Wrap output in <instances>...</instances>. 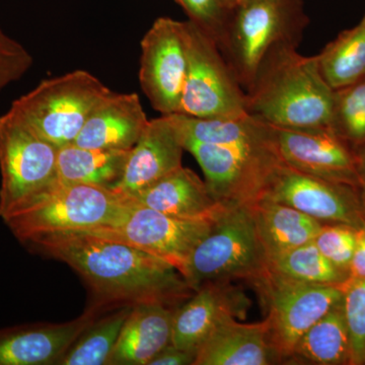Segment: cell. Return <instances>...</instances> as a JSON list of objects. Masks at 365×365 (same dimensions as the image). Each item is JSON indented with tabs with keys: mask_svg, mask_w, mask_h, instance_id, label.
<instances>
[{
	"mask_svg": "<svg viewBox=\"0 0 365 365\" xmlns=\"http://www.w3.org/2000/svg\"><path fill=\"white\" fill-rule=\"evenodd\" d=\"M33 61L30 52L0 29V91L23 78Z\"/></svg>",
	"mask_w": 365,
	"mask_h": 365,
	"instance_id": "32",
	"label": "cell"
},
{
	"mask_svg": "<svg viewBox=\"0 0 365 365\" xmlns=\"http://www.w3.org/2000/svg\"><path fill=\"white\" fill-rule=\"evenodd\" d=\"M148 121L137 93L111 91L91 113L74 144L95 150H130Z\"/></svg>",
	"mask_w": 365,
	"mask_h": 365,
	"instance_id": "18",
	"label": "cell"
},
{
	"mask_svg": "<svg viewBox=\"0 0 365 365\" xmlns=\"http://www.w3.org/2000/svg\"><path fill=\"white\" fill-rule=\"evenodd\" d=\"M281 360L268 337L265 319H230L215 329L196 353L194 365H268Z\"/></svg>",
	"mask_w": 365,
	"mask_h": 365,
	"instance_id": "20",
	"label": "cell"
},
{
	"mask_svg": "<svg viewBox=\"0 0 365 365\" xmlns=\"http://www.w3.org/2000/svg\"><path fill=\"white\" fill-rule=\"evenodd\" d=\"M269 126L276 153L287 167L359 190L355 151L332 128Z\"/></svg>",
	"mask_w": 365,
	"mask_h": 365,
	"instance_id": "14",
	"label": "cell"
},
{
	"mask_svg": "<svg viewBox=\"0 0 365 365\" xmlns=\"http://www.w3.org/2000/svg\"><path fill=\"white\" fill-rule=\"evenodd\" d=\"M129 199L182 220H213L225 207L213 198L205 181L182 165Z\"/></svg>",
	"mask_w": 365,
	"mask_h": 365,
	"instance_id": "21",
	"label": "cell"
},
{
	"mask_svg": "<svg viewBox=\"0 0 365 365\" xmlns=\"http://www.w3.org/2000/svg\"><path fill=\"white\" fill-rule=\"evenodd\" d=\"M24 245L76 270L95 294L96 307L150 302L179 306L194 294L174 266L123 242L67 232L39 235Z\"/></svg>",
	"mask_w": 365,
	"mask_h": 365,
	"instance_id": "1",
	"label": "cell"
},
{
	"mask_svg": "<svg viewBox=\"0 0 365 365\" xmlns=\"http://www.w3.org/2000/svg\"><path fill=\"white\" fill-rule=\"evenodd\" d=\"M307 24L302 0H248L232 11L220 50L246 93L269 55L299 46Z\"/></svg>",
	"mask_w": 365,
	"mask_h": 365,
	"instance_id": "3",
	"label": "cell"
},
{
	"mask_svg": "<svg viewBox=\"0 0 365 365\" xmlns=\"http://www.w3.org/2000/svg\"><path fill=\"white\" fill-rule=\"evenodd\" d=\"M354 151L356 157L357 175H359L360 201L365 212V144Z\"/></svg>",
	"mask_w": 365,
	"mask_h": 365,
	"instance_id": "35",
	"label": "cell"
},
{
	"mask_svg": "<svg viewBox=\"0 0 365 365\" xmlns=\"http://www.w3.org/2000/svg\"><path fill=\"white\" fill-rule=\"evenodd\" d=\"M222 2L223 6L225 9L230 11H235L240 4H242V0H220Z\"/></svg>",
	"mask_w": 365,
	"mask_h": 365,
	"instance_id": "36",
	"label": "cell"
},
{
	"mask_svg": "<svg viewBox=\"0 0 365 365\" xmlns=\"http://www.w3.org/2000/svg\"><path fill=\"white\" fill-rule=\"evenodd\" d=\"M186 79L177 114L202 119L247 116L246 91L217 44L191 21H184Z\"/></svg>",
	"mask_w": 365,
	"mask_h": 365,
	"instance_id": "7",
	"label": "cell"
},
{
	"mask_svg": "<svg viewBox=\"0 0 365 365\" xmlns=\"http://www.w3.org/2000/svg\"><path fill=\"white\" fill-rule=\"evenodd\" d=\"M97 309L63 324H28L0 329V365L58 364L81 333L93 323Z\"/></svg>",
	"mask_w": 365,
	"mask_h": 365,
	"instance_id": "17",
	"label": "cell"
},
{
	"mask_svg": "<svg viewBox=\"0 0 365 365\" xmlns=\"http://www.w3.org/2000/svg\"><path fill=\"white\" fill-rule=\"evenodd\" d=\"M177 307L160 302L133 306L108 365H150L170 344Z\"/></svg>",
	"mask_w": 365,
	"mask_h": 365,
	"instance_id": "19",
	"label": "cell"
},
{
	"mask_svg": "<svg viewBox=\"0 0 365 365\" xmlns=\"http://www.w3.org/2000/svg\"><path fill=\"white\" fill-rule=\"evenodd\" d=\"M132 307L122 306L103 319H93L58 365H108Z\"/></svg>",
	"mask_w": 365,
	"mask_h": 365,
	"instance_id": "26",
	"label": "cell"
},
{
	"mask_svg": "<svg viewBox=\"0 0 365 365\" xmlns=\"http://www.w3.org/2000/svg\"><path fill=\"white\" fill-rule=\"evenodd\" d=\"M131 200L112 189L57 180L20 208L4 218L6 227L23 244L39 235L85 232L115 225Z\"/></svg>",
	"mask_w": 365,
	"mask_h": 365,
	"instance_id": "4",
	"label": "cell"
},
{
	"mask_svg": "<svg viewBox=\"0 0 365 365\" xmlns=\"http://www.w3.org/2000/svg\"><path fill=\"white\" fill-rule=\"evenodd\" d=\"M182 137L170 115L150 120L131 148L121 180L113 189L131 198L182 167Z\"/></svg>",
	"mask_w": 365,
	"mask_h": 365,
	"instance_id": "16",
	"label": "cell"
},
{
	"mask_svg": "<svg viewBox=\"0 0 365 365\" xmlns=\"http://www.w3.org/2000/svg\"><path fill=\"white\" fill-rule=\"evenodd\" d=\"M130 150H95L74 143L63 146L57 158L58 181L113 190L121 180Z\"/></svg>",
	"mask_w": 365,
	"mask_h": 365,
	"instance_id": "23",
	"label": "cell"
},
{
	"mask_svg": "<svg viewBox=\"0 0 365 365\" xmlns=\"http://www.w3.org/2000/svg\"><path fill=\"white\" fill-rule=\"evenodd\" d=\"M195 359V353L170 344L151 360L150 365H194Z\"/></svg>",
	"mask_w": 365,
	"mask_h": 365,
	"instance_id": "34",
	"label": "cell"
},
{
	"mask_svg": "<svg viewBox=\"0 0 365 365\" xmlns=\"http://www.w3.org/2000/svg\"><path fill=\"white\" fill-rule=\"evenodd\" d=\"M111 93L97 76L74 71L41 81L9 113L57 148L74 143L96 106Z\"/></svg>",
	"mask_w": 365,
	"mask_h": 365,
	"instance_id": "6",
	"label": "cell"
},
{
	"mask_svg": "<svg viewBox=\"0 0 365 365\" xmlns=\"http://www.w3.org/2000/svg\"><path fill=\"white\" fill-rule=\"evenodd\" d=\"M267 270L299 282L342 287L348 275L325 258L314 241L267 260Z\"/></svg>",
	"mask_w": 365,
	"mask_h": 365,
	"instance_id": "27",
	"label": "cell"
},
{
	"mask_svg": "<svg viewBox=\"0 0 365 365\" xmlns=\"http://www.w3.org/2000/svg\"><path fill=\"white\" fill-rule=\"evenodd\" d=\"M242 1H248V0H242Z\"/></svg>",
	"mask_w": 365,
	"mask_h": 365,
	"instance_id": "37",
	"label": "cell"
},
{
	"mask_svg": "<svg viewBox=\"0 0 365 365\" xmlns=\"http://www.w3.org/2000/svg\"><path fill=\"white\" fill-rule=\"evenodd\" d=\"M58 150L11 113L0 117L2 220L58 180Z\"/></svg>",
	"mask_w": 365,
	"mask_h": 365,
	"instance_id": "9",
	"label": "cell"
},
{
	"mask_svg": "<svg viewBox=\"0 0 365 365\" xmlns=\"http://www.w3.org/2000/svg\"><path fill=\"white\" fill-rule=\"evenodd\" d=\"M187 66L184 21L157 19L141 40L139 68L141 88L155 111L179 112Z\"/></svg>",
	"mask_w": 365,
	"mask_h": 365,
	"instance_id": "12",
	"label": "cell"
},
{
	"mask_svg": "<svg viewBox=\"0 0 365 365\" xmlns=\"http://www.w3.org/2000/svg\"><path fill=\"white\" fill-rule=\"evenodd\" d=\"M267 309L268 337L281 362L289 361L302 336L343 299L337 285L311 284L281 277L266 269L252 281Z\"/></svg>",
	"mask_w": 365,
	"mask_h": 365,
	"instance_id": "8",
	"label": "cell"
},
{
	"mask_svg": "<svg viewBox=\"0 0 365 365\" xmlns=\"http://www.w3.org/2000/svg\"><path fill=\"white\" fill-rule=\"evenodd\" d=\"M184 9L189 21L207 34L218 47L225 41L228 21L232 11H228L220 0H175Z\"/></svg>",
	"mask_w": 365,
	"mask_h": 365,
	"instance_id": "31",
	"label": "cell"
},
{
	"mask_svg": "<svg viewBox=\"0 0 365 365\" xmlns=\"http://www.w3.org/2000/svg\"><path fill=\"white\" fill-rule=\"evenodd\" d=\"M268 259L314 241L323 223L297 209L261 197L249 204Z\"/></svg>",
	"mask_w": 365,
	"mask_h": 365,
	"instance_id": "22",
	"label": "cell"
},
{
	"mask_svg": "<svg viewBox=\"0 0 365 365\" xmlns=\"http://www.w3.org/2000/svg\"><path fill=\"white\" fill-rule=\"evenodd\" d=\"M232 282L205 283L179 304L173 317L170 344L196 354L217 327L230 319H246L252 300Z\"/></svg>",
	"mask_w": 365,
	"mask_h": 365,
	"instance_id": "15",
	"label": "cell"
},
{
	"mask_svg": "<svg viewBox=\"0 0 365 365\" xmlns=\"http://www.w3.org/2000/svg\"><path fill=\"white\" fill-rule=\"evenodd\" d=\"M267 269L263 248L249 205L225 206L210 230L197 245L182 275L195 292L213 281H252Z\"/></svg>",
	"mask_w": 365,
	"mask_h": 365,
	"instance_id": "5",
	"label": "cell"
},
{
	"mask_svg": "<svg viewBox=\"0 0 365 365\" xmlns=\"http://www.w3.org/2000/svg\"><path fill=\"white\" fill-rule=\"evenodd\" d=\"M316 57L322 76L334 91L365 78V14L359 25L340 34Z\"/></svg>",
	"mask_w": 365,
	"mask_h": 365,
	"instance_id": "25",
	"label": "cell"
},
{
	"mask_svg": "<svg viewBox=\"0 0 365 365\" xmlns=\"http://www.w3.org/2000/svg\"><path fill=\"white\" fill-rule=\"evenodd\" d=\"M200 165L213 198L225 206L249 205L265 194L281 160L275 148L184 140Z\"/></svg>",
	"mask_w": 365,
	"mask_h": 365,
	"instance_id": "10",
	"label": "cell"
},
{
	"mask_svg": "<svg viewBox=\"0 0 365 365\" xmlns=\"http://www.w3.org/2000/svg\"><path fill=\"white\" fill-rule=\"evenodd\" d=\"M289 46L269 55L247 91V112L285 128H326L332 123L334 93L319 71L317 57Z\"/></svg>",
	"mask_w": 365,
	"mask_h": 365,
	"instance_id": "2",
	"label": "cell"
},
{
	"mask_svg": "<svg viewBox=\"0 0 365 365\" xmlns=\"http://www.w3.org/2000/svg\"><path fill=\"white\" fill-rule=\"evenodd\" d=\"M289 361L319 365L351 364V345L343 299L302 336Z\"/></svg>",
	"mask_w": 365,
	"mask_h": 365,
	"instance_id": "24",
	"label": "cell"
},
{
	"mask_svg": "<svg viewBox=\"0 0 365 365\" xmlns=\"http://www.w3.org/2000/svg\"><path fill=\"white\" fill-rule=\"evenodd\" d=\"M262 197L297 209L323 225H365L359 190L302 174L281 163Z\"/></svg>",
	"mask_w": 365,
	"mask_h": 365,
	"instance_id": "13",
	"label": "cell"
},
{
	"mask_svg": "<svg viewBox=\"0 0 365 365\" xmlns=\"http://www.w3.org/2000/svg\"><path fill=\"white\" fill-rule=\"evenodd\" d=\"M357 228L345 225H323L314 239V245L329 262L348 275Z\"/></svg>",
	"mask_w": 365,
	"mask_h": 365,
	"instance_id": "30",
	"label": "cell"
},
{
	"mask_svg": "<svg viewBox=\"0 0 365 365\" xmlns=\"http://www.w3.org/2000/svg\"><path fill=\"white\" fill-rule=\"evenodd\" d=\"M343 307L351 345V364H365V279L343 285Z\"/></svg>",
	"mask_w": 365,
	"mask_h": 365,
	"instance_id": "29",
	"label": "cell"
},
{
	"mask_svg": "<svg viewBox=\"0 0 365 365\" xmlns=\"http://www.w3.org/2000/svg\"><path fill=\"white\" fill-rule=\"evenodd\" d=\"M213 220H182L131 200L127 212L115 225L81 232L130 245L167 261L182 273Z\"/></svg>",
	"mask_w": 365,
	"mask_h": 365,
	"instance_id": "11",
	"label": "cell"
},
{
	"mask_svg": "<svg viewBox=\"0 0 365 365\" xmlns=\"http://www.w3.org/2000/svg\"><path fill=\"white\" fill-rule=\"evenodd\" d=\"M362 279H365V225L357 230L356 244L344 284Z\"/></svg>",
	"mask_w": 365,
	"mask_h": 365,
	"instance_id": "33",
	"label": "cell"
},
{
	"mask_svg": "<svg viewBox=\"0 0 365 365\" xmlns=\"http://www.w3.org/2000/svg\"><path fill=\"white\" fill-rule=\"evenodd\" d=\"M331 128L353 150L365 144V78L335 91Z\"/></svg>",
	"mask_w": 365,
	"mask_h": 365,
	"instance_id": "28",
	"label": "cell"
}]
</instances>
